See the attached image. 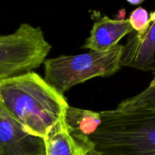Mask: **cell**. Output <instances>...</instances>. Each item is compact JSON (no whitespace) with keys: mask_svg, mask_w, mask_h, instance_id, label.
<instances>
[{"mask_svg":"<svg viewBox=\"0 0 155 155\" xmlns=\"http://www.w3.org/2000/svg\"><path fill=\"white\" fill-rule=\"evenodd\" d=\"M0 103L27 133L42 139L64 119L69 106L64 95L33 71L1 80Z\"/></svg>","mask_w":155,"mask_h":155,"instance_id":"1","label":"cell"},{"mask_svg":"<svg viewBox=\"0 0 155 155\" xmlns=\"http://www.w3.org/2000/svg\"><path fill=\"white\" fill-rule=\"evenodd\" d=\"M101 123L89 136L98 155H155V110L100 112Z\"/></svg>","mask_w":155,"mask_h":155,"instance_id":"2","label":"cell"},{"mask_svg":"<svg viewBox=\"0 0 155 155\" xmlns=\"http://www.w3.org/2000/svg\"><path fill=\"white\" fill-rule=\"evenodd\" d=\"M124 46L117 44L104 51L61 55L44 62L45 81L64 95L76 85L98 77L113 75L120 68Z\"/></svg>","mask_w":155,"mask_h":155,"instance_id":"3","label":"cell"},{"mask_svg":"<svg viewBox=\"0 0 155 155\" xmlns=\"http://www.w3.org/2000/svg\"><path fill=\"white\" fill-rule=\"evenodd\" d=\"M51 48L41 27L30 24H21L10 34H0V81L38 68Z\"/></svg>","mask_w":155,"mask_h":155,"instance_id":"4","label":"cell"},{"mask_svg":"<svg viewBox=\"0 0 155 155\" xmlns=\"http://www.w3.org/2000/svg\"><path fill=\"white\" fill-rule=\"evenodd\" d=\"M0 155H45L44 139L27 133L1 103Z\"/></svg>","mask_w":155,"mask_h":155,"instance_id":"5","label":"cell"},{"mask_svg":"<svg viewBox=\"0 0 155 155\" xmlns=\"http://www.w3.org/2000/svg\"><path fill=\"white\" fill-rule=\"evenodd\" d=\"M121 65L145 71H155V11L150 14V25L143 34L133 32L124 45Z\"/></svg>","mask_w":155,"mask_h":155,"instance_id":"6","label":"cell"},{"mask_svg":"<svg viewBox=\"0 0 155 155\" xmlns=\"http://www.w3.org/2000/svg\"><path fill=\"white\" fill-rule=\"evenodd\" d=\"M43 139L45 155H98L89 136L71 133L64 119Z\"/></svg>","mask_w":155,"mask_h":155,"instance_id":"7","label":"cell"},{"mask_svg":"<svg viewBox=\"0 0 155 155\" xmlns=\"http://www.w3.org/2000/svg\"><path fill=\"white\" fill-rule=\"evenodd\" d=\"M134 32L129 19H111L104 16L92 26L90 36L86 39L83 48L90 51H104L119 44L127 35Z\"/></svg>","mask_w":155,"mask_h":155,"instance_id":"8","label":"cell"},{"mask_svg":"<svg viewBox=\"0 0 155 155\" xmlns=\"http://www.w3.org/2000/svg\"><path fill=\"white\" fill-rule=\"evenodd\" d=\"M64 122L71 133L90 136L99 127L101 116L100 112L68 106Z\"/></svg>","mask_w":155,"mask_h":155,"instance_id":"9","label":"cell"},{"mask_svg":"<svg viewBox=\"0 0 155 155\" xmlns=\"http://www.w3.org/2000/svg\"><path fill=\"white\" fill-rule=\"evenodd\" d=\"M153 74L154 78L149 86L138 95L121 101L117 107V110H131L139 108L155 110V71Z\"/></svg>","mask_w":155,"mask_h":155,"instance_id":"10","label":"cell"},{"mask_svg":"<svg viewBox=\"0 0 155 155\" xmlns=\"http://www.w3.org/2000/svg\"><path fill=\"white\" fill-rule=\"evenodd\" d=\"M132 27L138 34H143L150 25V15L148 11L139 7L130 13L128 18Z\"/></svg>","mask_w":155,"mask_h":155,"instance_id":"11","label":"cell"},{"mask_svg":"<svg viewBox=\"0 0 155 155\" xmlns=\"http://www.w3.org/2000/svg\"><path fill=\"white\" fill-rule=\"evenodd\" d=\"M127 2L130 3V5H140L141 3L143 2L145 0H127Z\"/></svg>","mask_w":155,"mask_h":155,"instance_id":"12","label":"cell"}]
</instances>
